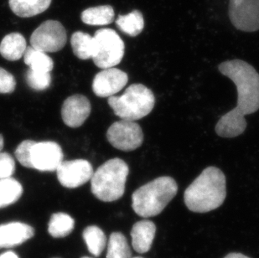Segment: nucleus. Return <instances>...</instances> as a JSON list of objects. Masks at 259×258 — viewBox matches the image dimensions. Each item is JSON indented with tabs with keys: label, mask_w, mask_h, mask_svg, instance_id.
I'll list each match as a JSON object with an SVG mask.
<instances>
[{
	"label": "nucleus",
	"mask_w": 259,
	"mask_h": 258,
	"mask_svg": "<svg viewBox=\"0 0 259 258\" xmlns=\"http://www.w3.org/2000/svg\"><path fill=\"white\" fill-rule=\"evenodd\" d=\"M63 162V152L55 142H35L31 151L32 168L42 172L57 171Z\"/></svg>",
	"instance_id": "obj_11"
},
{
	"label": "nucleus",
	"mask_w": 259,
	"mask_h": 258,
	"mask_svg": "<svg viewBox=\"0 0 259 258\" xmlns=\"http://www.w3.org/2000/svg\"><path fill=\"white\" fill-rule=\"evenodd\" d=\"M54 258H59V257H54Z\"/></svg>",
	"instance_id": "obj_35"
},
{
	"label": "nucleus",
	"mask_w": 259,
	"mask_h": 258,
	"mask_svg": "<svg viewBox=\"0 0 259 258\" xmlns=\"http://www.w3.org/2000/svg\"><path fill=\"white\" fill-rule=\"evenodd\" d=\"M26 81L29 88L34 90H47L52 83V76L50 72H39L29 69L26 74Z\"/></svg>",
	"instance_id": "obj_26"
},
{
	"label": "nucleus",
	"mask_w": 259,
	"mask_h": 258,
	"mask_svg": "<svg viewBox=\"0 0 259 258\" xmlns=\"http://www.w3.org/2000/svg\"><path fill=\"white\" fill-rule=\"evenodd\" d=\"M107 139L112 146L121 151H134L142 145L144 134L140 125L128 120H122L111 125Z\"/></svg>",
	"instance_id": "obj_7"
},
{
	"label": "nucleus",
	"mask_w": 259,
	"mask_h": 258,
	"mask_svg": "<svg viewBox=\"0 0 259 258\" xmlns=\"http://www.w3.org/2000/svg\"><path fill=\"white\" fill-rule=\"evenodd\" d=\"M227 196L225 175L220 168L208 167L191 183L184 194V201L191 211L206 213L223 205Z\"/></svg>",
	"instance_id": "obj_2"
},
{
	"label": "nucleus",
	"mask_w": 259,
	"mask_h": 258,
	"mask_svg": "<svg viewBox=\"0 0 259 258\" xmlns=\"http://www.w3.org/2000/svg\"><path fill=\"white\" fill-rule=\"evenodd\" d=\"M94 39L96 52L93 60L98 68H112L121 62L124 56L125 46L115 30L98 29Z\"/></svg>",
	"instance_id": "obj_6"
},
{
	"label": "nucleus",
	"mask_w": 259,
	"mask_h": 258,
	"mask_svg": "<svg viewBox=\"0 0 259 258\" xmlns=\"http://www.w3.org/2000/svg\"><path fill=\"white\" fill-rule=\"evenodd\" d=\"M93 166L85 159L63 161L57 169V179L64 187L76 189L88 181L93 176Z\"/></svg>",
	"instance_id": "obj_10"
},
{
	"label": "nucleus",
	"mask_w": 259,
	"mask_h": 258,
	"mask_svg": "<svg viewBox=\"0 0 259 258\" xmlns=\"http://www.w3.org/2000/svg\"><path fill=\"white\" fill-rule=\"evenodd\" d=\"M81 258H93V257H91V256H82V257Z\"/></svg>",
	"instance_id": "obj_33"
},
{
	"label": "nucleus",
	"mask_w": 259,
	"mask_h": 258,
	"mask_svg": "<svg viewBox=\"0 0 259 258\" xmlns=\"http://www.w3.org/2000/svg\"><path fill=\"white\" fill-rule=\"evenodd\" d=\"M35 142L32 140H25L20 143L15 150V156L21 165L26 168H32L31 151Z\"/></svg>",
	"instance_id": "obj_27"
},
{
	"label": "nucleus",
	"mask_w": 259,
	"mask_h": 258,
	"mask_svg": "<svg viewBox=\"0 0 259 258\" xmlns=\"http://www.w3.org/2000/svg\"><path fill=\"white\" fill-rule=\"evenodd\" d=\"M16 88V80L12 74L0 67V93H12Z\"/></svg>",
	"instance_id": "obj_29"
},
{
	"label": "nucleus",
	"mask_w": 259,
	"mask_h": 258,
	"mask_svg": "<svg viewBox=\"0 0 259 258\" xmlns=\"http://www.w3.org/2000/svg\"><path fill=\"white\" fill-rule=\"evenodd\" d=\"M84 242L93 256H99L105 250L108 240L103 230L97 226H89L82 232Z\"/></svg>",
	"instance_id": "obj_20"
},
{
	"label": "nucleus",
	"mask_w": 259,
	"mask_h": 258,
	"mask_svg": "<svg viewBox=\"0 0 259 258\" xmlns=\"http://www.w3.org/2000/svg\"><path fill=\"white\" fill-rule=\"evenodd\" d=\"M229 17L237 29L257 31L259 29V0H230Z\"/></svg>",
	"instance_id": "obj_9"
},
{
	"label": "nucleus",
	"mask_w": 259,
	"mask_h": 258,
	"mask_svg": "<svg viewBox=\"0 0 259 258\" xmlns=\"http://www.w3.org/2000/svg\"><path fill=\"white\" fill-rule=\"evenodd\" d=\"M132 258H143V257H140V256H136V257H132Z\"/></svg>",
	"instance_id": "obj_34"
},
{
	"label": "nucleus",
	"mask_w": 259,
	"mask_h": 258,
	"mask_svg": "<svg viewBox=\"0 0 259 258\" xmlns=\"http://www.w3.org/2000/svg\"><path fill=\"white\" fill-rule=\"evenodd\" d=\"M178 191L171 177L163 176L139 188L132 195V207L140 217H156L173 200Z\"/></svg>",
	"instance_id": "obj_3"
},
{
	"label": "nucleus",
	"mask_w": 259,
	"mask_h": 258,
	"mask_svg": "<svg viewBox=\"0 0 259 258\" xmlns=\"http://www.w3.org/2000/svg\"><path fill=\"white\" fill-rule=\"evenodd\" d=\"M52 0H10V7L19 17L29 18L45 12Z\"/></svg>",
	"instance_id": "obj_17"
},
{
	"label": "nucleus",
	"mask_w": 259,
	"mask_h": 258,
	"mask_svg": "<svg viewBox=\"0 0 259 258\" xmlns=\"http://www.w3.org/2000/svg\"><path fill=\"white\" fill-rule=\"evenodd\" d=\"M26 48V40L22 34L11 33L7 34L1 41L0 54L8 61H18L24 56Z\"/></svg>",
	"instance_id": "obj_16"
},
{
	"label": "nucleus",
	"mask_w": 259,
	"mask_h": 258,
	"mask_svg": "<svg viewBox=\"0 0 259 258\" xmlns=\"http://www.w3.org/2000/svg\"><path fill=\"white\" fill-rule=\"evenodd\" d=\"M0 258H20V256L17 253H15V251H5L2 253L0 254Z\"/></svg>",
	"instance_id": "obj_30"
},
{
	"label": "nucleus",
	"mask_w": 259,
	"mask_h": 258,
	"mask_svg": "<svg viewBox=\"0 0 259 258\" xmlns=\"http://www.w3.org/2000/svg\"><path fill=\"white\" fill-rule=\"evenodd\" d=\"M130 168L121 158H112L101 165L91 179L92 193L103 202L119 200L124 194Z\"/></svg>",
	"instance_id": "obj_4"
},
{
	"label": "nucleus",
	"mask_w": 259,
	"mask_h": 258,
	"mask_svg": "<svg viewBox=\"0 0 259 258\" xmlns=\"http://www.w3.org/2000/svg\"><path fill=\"white\" fill-rule=\"evenodd\" d=\"M34 229L30 225L12 222L0 225V250L14 248L33 238Z\"/></svg>",
	"instance_id": "obj_14"
},
{
	"label": "nucleus",
	"mask_w": 259,
	"mask_h": 258,
	"mask_svg": "<svg viewBox=\"0 0 259 258\" xmlns=\"http://www.w3.org/2000/svg\"><path fill=\"white\" fill-rule=\"evenodd\" d=\"M224 258H250L241 253H230Z\"/></svg>",
	"instance_id": "obj_31"
},
{
	"label": "nucleus",
	"mask_w": 259,
	"mask_h": 258,
	"mask_svg": "<svg viewBox=\"0 0 259 258\" xmlns=\"http://www.w3.org/2000/svg\"><path fill=\"white\" fill-rule=\"evenodd\" d=\"M15 170V162L12 156L0 152V179L11 178Z\"/></svg>",
	"instance_id": "obj_28"
},
{
	"label": "nucleus",
	"mask_w": 259,
	"mask_h": 258,
	"mask_svg": "<svg viewBox=\"0 0 259 258\" xmlns=\"http://www.w3.org/2000/svg\"><path fill=\"white\" fill-rule=\"evenodd\" d=\"M4 144H5V140L3 138L2 135L0 134V152L2 151L3 148H4Z\"/></svg>",
	"instance_id": "obj_32"
},
{
	"label": "nucleus",
	"mask_w": 259,
	"mask_h": 258,
	"mask_svg": "<svg viewBox=\"0 0 259 258\" xmlns=\"http://www.w3.org/2000/svg\"><path fill=\"white\" fill-rule=\"evenodd\" d=\"M156 233L154 222L144 220L135 223L131 231L132 246L139 253H145L151 248Z\"/></svg>",
	"instance_id": "obj_15"
},
{
	"label": "nucleus",
	"mask_w": 259,
	"mask_h": 258,
	"mask_svg": "<svg viewBox=\"0 0 259 258\" xmlns=\"http://www.w3.org/2000/svg\"><path fill=\"white\" fill-rule=\"evenodd\" d=\"M21 184L15 179H0V209L17 202L22 196Z\"/></svg>",
	"instance_id": "obj_23"
},
{
	"label": "nucleus",
	"mask_w": 259,
	"mask_h": 258,
	"mask_svg": "<svg viewBox=\"0 0 259 258\" xmlns=\"http://www.w3.org/2000/svg\"><path fill=\"white\" fill-rule=\"evenodd\" d=\"M114 10L110 5L89 8L81 14L82 22L89 25H109L114 20Z\"/></svg>",
	"instance_id": "obj_21"
},
{
	"label": "nucleus",
	"mask_w": 259,
	"mask_h": 258,
	"mask_svg": "<svg viewBox=\"0 0 259 258\" xmlns=\"http://www.w3.org/2000/svg\"><path fill=\"white\" fill-rule=\"evenodd\" d=\"M106 247V258H132L127 238L121 232L111 234Z\"/></svg>",
	"instance_id": "obj_25"
},
{
	"label": "nucleus",
	"mask_w": 259,
	"mask_h": 258,
	"mask_svg": "<svg viewBox=\"0 0 259 258\" xmlns=\"http://www.w3.org/2000/svg\"><path fill=\"white\" fill-rule=\"evenodd\" d=\"M71 47L75 56L81 60L93 59L96 52L94 36L84 32H76L71 39Z\"/></svg>",
	"instance_id": "obj_19"
},
{
	"label": "nucleus",
	"mask_w": 259,
	"mask_h": 258,
	"mask_svg": "<svg viewBox=\"0 0 259 258\" xmlns=\"http://www.w3.org/2000/svg\"><path fill=\"white\" fill-rule=\"evenodd\" d=\"M127 73L119 69H104L93 79V90L99 98H110L119 93L127 85Z\"/></svg>",
	"instance_id": "obj_12"
},
{
	"label": "nucleus",
	"mask_w": 259,
	"mask_h": 258,
	"mask_svg": "<svg viewBox=\"0 0 259 258\" xmlns=\"http://www.w3.org/2000/svg\"><path fill=\"white\" fill-rule=\"evenodd\" d=\"M25 63L32 71L50 72L54 67V62L46 52H40L32 47H27L24 54Z\"/></svg>",
	"instance_id": "obj_22"
},
{
	"label": "nucleus",
	"mask_w": 259,
	"mask_h": 258,
	"mask_svg": "<svg viewBox=\"0 0 259 258\" xmlns=\"http://www.w3.org/2000/svg\"><path fill=\"white\" fill-rule=\"evenodd\" d=\"M108 104L116 116L122 120L137 121L152 112L155 98L151 90L142 84H133L119 97L112 96Z\"/></svg>",
	"instance_id": "obj_5"
},
{
	"label": "nucleus",
	"mask_w": 259,
	"mask_h": 258,
	"mask_svg": "<svg viewBox=\"0 0 259 258\" xmlns=\"http://www.w3.org/2000/svg\"><path fill=\"white\" fill-rule=\"evenodd\" d=\"M221 73L234 83L237 91V107L223 115L215 125L218 136L232 139L247 128L245 116L259 109V74L246 61L232 60L219 66Z\"/></svg>",
	"instance_id": "obj_1"
},
{
	"label": "nucleus",
	"mask_w": 259,
	"mask_h": 258,
	"mask_svg": "<svg viewBox=\"0 0 259 258\" xmlns=\"http://www.w3.org/2000/svg\"><path fill=\"white\" fill-rule=\"evenodd\" d=\"M66 39V29L61 23L57 20H47L33 32L30 44L34 49L51 53L63 49Z\"/></svg>",
	"instance_id": "obj_8"
},
{
	"label": "nucleus",
	"mask_w": 259,
	"mask_h": 258,
	"mask_svg": "<svg viewBox=\"0 0 259 258\" xmlns=\"http://www.w3.org/2000/svg\"><path fill=\"white\" fill-rule=\"evenodd\" d=\"M75 228L73 217L64 212L52 214L48 223V233L53 238H64L68 236Z\"/></svg>",
	"instance_id": "obj_18"
},
{
	"label": "nucleus",
	"mask_w": 259,
	"mask_h": 258,
	"mask_svg": "<svg viewBox=\"0 0 259 258\" xmlns=\"http://www.w3.org/2000/svg\"><path fill=\"white\" fill-rule=\"evenodd\" d=\"M116 25L125 34L130 36H137L144 29V16L139 10H134L127 15L118 16Z\"/></svg>",
	"instance_id": "obj_24"
},
{
	"label": "nucleus",
	"mask_w": 259,
	"mask_h": 258,
	"mask_svg": "<svg viewBox=\"0 0 259 258\" xmlns=\"http://www.w3.org/2000/svg\"><path fill=\"white\" fill-rule=\"evenodd\" d=\"M90 101L85 96L76 94L64 102L61 107V117L68 127H81L86 122L91 113Z\"/></svg>",
	"instance_id": "obj_13"
}]
</instances>
